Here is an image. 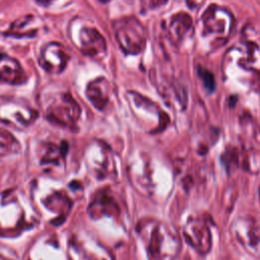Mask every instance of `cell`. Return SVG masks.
<instances>
[{
	"label": "cell",
	"mask_w": 260,
	"mask_h": 260,
	"mask_svg": "<svg viewBox=\"0 0 260 260\" xmlns=\"http://www.w3.org/2000/svg\"><path fill=\"white\" fill-rule=\"evenodd\" d=\"M115 32L121 48L130 54H137L144 45V30L137 19L126 18L116 23Z\"/></svg>",
	"instance_id": "obj_2"
},
{
	"label": "cell",
	"mask_w": 260,
	"mask_h": 260,
	"mask_svg": "<svg viewBox=\"0 0 260 260\" xmlns=\"http://www.w3.org/2000/svg\"><path fill=\"white\" fill-rule=\"evenodd\" d=\"M38 117L37 111L16 100H2L0 102V120L12 125L26 127Z\"/></svg>",
	"instance_id": "obj_3"
},
{
	"label": "cell",
	"mask_w": 260,
	"mask_h": 260,
	"mask_svg": "<svg viewBox=\"0 0 260 260\" xmlns=\"http://www.w3.org/2000/svg\"><path fill=\"white\" fill-rule=\"evenodd\" d=\"M176 20L174 19L172 22V27L175 30L176 36H184V34L186 32L187 29H189V27L191 26V19L188 15L186 14H180L178 16L175 17Z\"/></svg>",
	"instance_id": "obj_12"
},
{
	"label": "cell",
	"mask_w": 260,
	"mask_h": 260,
	"mask_svg": "<svg viewBox=\"0 0 260 260\" xmlns=\"http://www.w3.org/2000/svg\"><path fill=\"white\" fill-rule=\"evenodd\" d=\"M142 1L145 2L146 5H148L149 7H156L161 3H164L166 0H142Z\"/></svg>",
	"instance_id": "obj_14"
},
{
	"label": "cell",
	"mask_w": 260,
	"mask_h": 260,
	"mask_svg": "<svg viewBox=\"0 0 260 260\" xmlns=\"http://www.w3.org/2000/svg\"><path fill=\"white\" fill-rule=\"evenodd\" d=\"M80 51L88 56H96L106 51L103 36L92 27H82L78 34Z\"/></svg>",
	"instance_id": "obj_7"
},
{
	"label": "cell",
	"mask_w": 260,
	"mask_h": 260,
	"mask_svg": "<svg viewBox=\"0 0 260 260\" xmlns=\"http://www.w3.org/2000/svg\"><path fill=\"white\" fill-rule=\"evenodd\" d=\"M26 74L14 58L0 53V83L18 85L24 83Z\"/></svg>",
	"instance_id": "obj_6"
},
{
	"label": "cell",
	"mask_w": 260,
	"mask_h": 260,
	"mask_svg": "<svg viewBox=\"0 0 260 260\" xmlns=\"http://www.w3.org/2000/svg\"><path fill=\"white\" fill-rule=\"evenodd\" d=\"M0 260H13V259H10V258L6 257L3 253H0Z\"/></svg>",
	"instance_id": "obj_16"
},
{
	"label": "cell",
	"mask_w": 260,
	"mask_h": 260,
	"mask_svg": "<svg viewBox=\"0 0 260 260\" xmlns=\"http://www.w3.org/2000/svg\"><path fill=\"white\" fill-rule=\"evenodd\" d=\"M40 5H44V6H46V5H49V4H51L54 0H36Z\"/></svg>",
	"instance_id": "obj_15"
},
{
	"label": "cell",
	"mask_w": 260,
	"mask_h": 260,
	"mask_svg": "<svg viewBox=\"0 0 260 260\" xmlns=\"http://www.w3.org/2000/svg\"><path fill=\"white\" fill-rule=\"evenodd\" d=\"M86 95L91 104L99 110H103L109 100V83L103 78H96L88 83Z\"/></svg>",
	"instance_id": "obj_9"
},
{
	"label": "cell",
	"mask_w": 260,
	"mask_h": 260,
	"mask_svg": "<svg viewBox=\"0 0 260 260\" xmlns=\"http://www.w3.org/2000/svg\"><path fill=\"white\" fill-rule=\"evenodd\" d=\"M68 150V145L65 141H62L61 144H56L53 142H46L41 145L40 155L42 165H58L62 159L65 158V155Z\"/></svg>",
	"instance_id": "obj_10"
},
{
	"label": "cell",
	"mask_w": 260,
	"mask_h": 260,
	"mask_svg": "<svg viewBox=\"0 0 260 260\" xmlns=\"http://www.w3.org/2000/svg\"><path fill=\"white\" fill-rule=\"evenodd\" d=\"M199 74L202 77L204 84L207 88H209L210 90H212L214 88V80H213V76L208 72V71H202L201 69L199 70Z\"/></svg>",
	"instance_id": "obj_13"
},
{
	"label": "cell",
	"mask_w": 260,
	"mask_h": 260,
	"mask_svg": "<svg viewBox=\"0 0 260 260\" xmlns=\"http://www.w3.org/2000/svg\"><path fill=\"white\" fill-rule=\"evenodd\" d=\"M80 107L69 93L59 94L48 107L47 119L57 125L73 128L79 117Z\"/></svg>",
	"instance_id": "obj_1"
},
{
	"label": "cell",
	"mask_w": 260,
	"mask_h": 260,
	"mask_svg": "<svg viewBox=\"0 0 260 260\" xmlns=\"http://www.w3.org/2000/svg\"><path fill=\"white\" fill-rule=\"evenodd\" d=\"M19 148V143L16 138L8 131L0 129V156L15 152Z\"/></svg>",
	"instance_id": "obj_11"
},
{
	"label": "cell",
	"mask_w": 260,
	"mask_h": 260,
	"mask_svg": "<svg viewBox=\"0 0 260 260\" xmlns=\"http://www.w3.org/2000/svg\"><path fill=\"white\" fill-rule=\"evenodd\" d=\"M69 60V55L65 48L56 42L48 43L43 47L40 55V65L53 74L61 73Z\"/></svg>",
	"instance_id": "obj_4"
},
{
	"label": "cell",
	"mask_w": 260,
	"mask_h": 260,
	"mask_svg": "<svg viewBox=\"0 0 260 260\" xmlns=\"http://www.w3.org/2000/svg\"><path fill=\"white\" fill-rule=\"evenodd\" d=\"M102 2H107V1H109V0H101Z\"/></svg>",
	"instance_id": "obj_17"
},
{
	"label": "cell",
	"mask_w": 260,
	"mask_h": 260,
	"mask_svg": "<svg viewBox=\"0 0 260 260\" xmlns=\"http://www.w3.org/2000/svg\"><path fill=\"white\" fill-rule=\"evenodd\" d=\"M43 205L52 212H58V216L52 221L53 224H61L72 207V201L66 194L60 191H53L48 196L43 198Z\"/></svg>",
	"instance_id": "obj_8"
},
{
	"label": "cell",
	"mask_w": 260,
	"mask_h": 260,
	"mask_svg": "<svg viewBox=\"0 0 260 260\" xmlns=\"http://www.w3.org/2000/svg\"><path fill=\"white\" fill-rule=\"evenodd\" d=\"M43 28L44 25L40 17L27 14L14 20L5 35L12 38H35Z\"/></svg>",
	"instance_id": "obj_5"
}]
</instances>
